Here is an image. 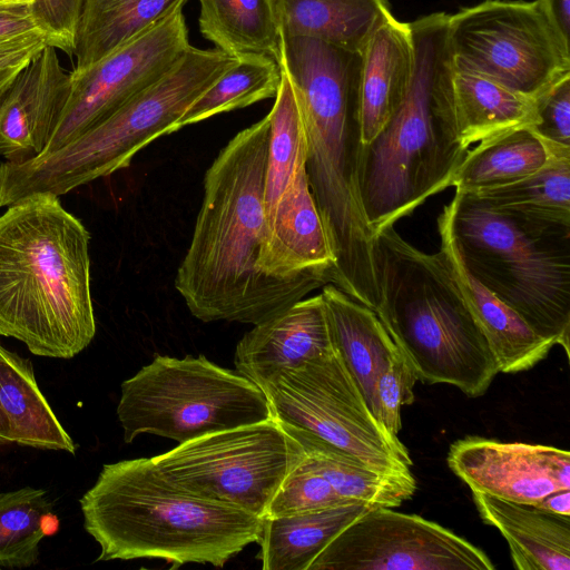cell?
Here are the masks:
<instances>
[{
  "mask_svg": "<svg viewBox=\"0 0 570 570\" xmlns=\"http://www.w3.org/2000/svg\"><path fill=\"white\" fill-rule=\"evenodd\" d=\"M269 118L237 132L205 173L204 195L175 288L203 322H265L325 284L283 281L257 266L267 236Z\"/></svg>",
  "mask_w": 570,
  "mask_h": 570,
  "instance_id": "6da1fadb",
  "label": "cell"
},
{
  "mask_svg": "<svg viewBox=\"0 0 570 570\" xmlns=\"http://www.w3.org/2000/svg\"><path fill=\"white\" fill-rule=\"evenodd\" d=\"M286 72L303 117L309 188L334 255L331 283L375 312L376 236L360 188L361 60L348 51L316 47L295 56Z\"/></svg>",
  "mask_w": 570,
  "mask_h": 570,
  "instance_id": "7a4b0ae2",
  "label": "cell"
},
{
  "mask_svg": "<svg viewBox=\"0 0 570 570\" xmlns=\"http://www.w3.org/2000/svg\"><path fill=\"white\" fill-rule=\"evenodd\" d=\"M90 234L58 196L35 194L0 215V335L38 356L71 358L96 334Z\"/></svg>",
  "mask_w": 570,
  "mask_h": 570,
  "instance_id": "3957f363",
  "label": "cell"
},
{
  "mask_svg": "<svg viewBox=\"0 0 570 570\" xmlns=\"http://www.w3.org/2000/svg\"><path fill=\"white\" fill-rule=\"evenodd\" d=\"M448 18L435 12L410 22L415 51L410 89L362 148L361 198L375 236L451 187L468 151L455 128Z\"/></svg>",
  "mask_w": 570,
  "mask_h": 570,
  "instance_id": "277c9868",
  "label": "cell"
},
{
  "mask_svg": "<svg viewBox=\"0 0 570 570\" xmlns=\"http://www.w3.org/2000/svg\"><path fill=\"white\" fill-rule=\"evenodd\" d=\"M79 502L85 530L100 546L97 561L156 558L171 568H220L257 542L263 520L178 490L151 458L105 464Z\"/></svg>",
  "mask_w": 570,
  "mask_h": 570,
  "instance_id": "5b68a950",
  "label": "cell"
},
{
  "mask_svg": "<svg viewBox=\"0 0 570 570\" xmlns=\"http://www.w3.org/2000/svg\"><path fill=\"white\" fill-rule=\"evenodd\" d=\"M468 272L570 356V213L493 206L455 191L448 204Z\"/></svg>",
  "mask_w": 570,
  "mask_h": 570,
  "instance_id": "8992f818",
  "label": "cell"
},
{
  "mask_svg": "<svg viewBox=\"0 0 570 570\" xmlns=\"http://www.w3.org/2000/svg\"><path fill=\"white\" fill-rule=\"evenodd\" d=\"M376 259L375 313L417 380L483 395L499 365L439 252H422L389 226L376 234Z\"/></svg>",
  "mask_w": 570,
  "mask_h": 570,
  "instance_id": "52a82bcc",
  "label": "cell"
},
{
  "mask_svg": "<svg viewBox=\"0 0 570 570\" xmlns=\"http://www.w3.org/2000/svg\"><path fill=\"white\" fill-rule=\"evenodd\" d=\"M235 61L217 48L190 46L161 78L73 140L28 161L0 164V207L35 194L59 197L128 167L149 142L177 131L190 105Z\"/></svg>",
  "mask_w": 570,
  "mask_h": 570,
  "instance_id": "ba28073f",
  "label": "cell"
},
{
  "mask_svg": "<svg viewBox=\"0 0 570 570\" xmlns=\"http://www.w3.org/2000/svg\"><path fill=\"white\" fill-rule=\"evenodd\" d=\"M120 390L117 416L126 443L144 433L184 443L272 419L259 386L204 355H156Z\"/></svg>",
  "mask_w": 570,
  "mask_h": 570,
  "instance_id": "9c48e42d",
  "label": "cell"
},
{
  "mask_svg": "<svg viewBox=\"0 0 570 570\" xmlns=\"http://www.w3.org/2000/svg\"><path fill=\"white\" fill-rule=\"evenodd\" d=\"M303 456L298 440L272 417L179 443L151 460L178 490L263 518Z\"/></svg>",
  "mask_w": 570,
  "mask_h": 570,
  "instance_id": "30bf717a",
  "label": "cell"
},
{
  "mask_svg": "<svg viewBox=\"0 0 570 570\" xmlns=\"http://www.w3.org/2000/svg\"><path fill=\"white\" fill-rule=\"evenodd\" d=\"M259 387L276 421L318 436L376 472L412 473L409 451L376 420L335 348L279 371Z\"/></svg>",
  "mask_w": 570,
  "mask_h": 570,
  "instance_id": "8fae6325",
  "label": "cell"
},
{
  "mask_svg": "<svg viewBox=\"0 0 570 570\" xmlns=\"http://www.w3.org/2000/svg\"><path fill=\"white\" fill-rule=\"evenodd\" d=\"M453 66L537 100L570 75V48L538 0H489L448 18Z\"/></svg>",
  "mask_w": 570,
  "mask_h": 570,
  "instance_id": "7c38bea8",
  "label": "cell"
},
{
  "mask_svg": "<svg viewBox=\"0 0 570 570\" xmlns=\"http://www.w3.org/2000/svg\"><path fill=\"white\" fill-rule=\"evenodd\" d=\"M478 547L439 523L371 507L345 527L308 570H493Z\"/></svg>",
  "mask_w": 570,
  "mask_h": 570,
  "instance_id": "4fadbf2b",
  "label": "cell"
},
{
  "mask_svg": "<svg viewBox=\"0 0 570 570\" xmlns=\"http://www.w3.org/2000/svg\"><path fill=\"white\" fill-rule=\"evenodd\" d=\"M183 9L87 69L70 72V95L45 153L104 121L171 69L191 46Z\"/></svg>",
  "mask_w": 570,
  "mask_h": 570,
  "instance_id": "5bb4252c",
  "label": "cell"
},
{
  "mask_svg": "<svg viewBox=\"0 0 570 570\" xmlns=\"http://www.w3.org/2000/svg\"><path fill=\"white\" fill-rule=\"evenodd\" d=\"M446 462L472 492L532 504L570 489V453L559 448L466 436L451 444Z\"/></svg>",
  "mask_w": 570,
  "mask_h": 570,
  "instance_id": "9a60e30c",
  "label": "cell"
},
{
  "mask_svg": "<svg viewBox=\"0 0 570 570\" xmlns=\"http://www.w3.org/2000/svg\"><path fill=\"white\" fill-rule=\"evenodd\" d=\"M71 90L70 72L47 45L0 95V156L23 163L47 150Z\"/></svg>",
  "mask_w": 570,
  "mask_h": 570,
  "instance_id": "2e32d148",
  "label": "cell"
},
{
  "mask_svg": "<svg viewBox=\"0 0 570 570\" xmlns=\"http://www.w3.org/2000/svg\"><path fill=\"white\" fill-rule=\"evenodd\" d=\"M267 236L257 266L283 281L331 283L334 255L313 198L305 164L266 218Z\"/></svg>",
  "mask_w": 570,
  "mask_h": 570,
  "instance_id": "e0dca14e",
  "label": "cell"
},
{
  "mask_svg": "<svg viewBox=\"0 0 570 570\" xmlns=\"http://www.w3.org/2000/svg\"><path fill=\"white\" fill-rule=\"evenodd\" d=\"M334 350L324 299L304 297L281 314L254 325L236 345L238 373L257 386L282 370Z\"/></svg>",
  "mask_w": 570,
  "mask_h": 570,
  "instance_id": "ac0fdd59",
  "label": "cell"
},
{
  "mask_svg": "<svg viewBox=\"0 0 570 570\" xmlns=\"http://www.w3.org/2000/svg\"><path fill=\"white\" fill-rule=\"evenodd\" d=\"M439 254L463 299L482 330L502 373H518L535 366L554 344L538 335L511 307L501 302L465 268L458 252L450 207L438 217Z\"/></svg>",
  "mask_w": 570,
  "mask_h": 570,
  "instance_id": "d6986e66",
  "label": "cell"
},
{
  "mask_svg": "<svg viewBox=\"0 0 570 570\" xmlns=\"http://www.w3.org/2000/svg\"><path fill=\"white\" fill-rule=\"evenodd\" d=\"M415 51L410 23L391 14L361 52L360 116L362 144L380 132L406 96L414 75Z\"/></svg>",
  "mask_w": 570,
  "mask_h": 570,
  "instance_id": "ffe728a7",
  "label": "cell"
},
{
  "mask_svg": "<svg viewBox=\"0 0 570 570\" xmlns=\"http://www.w3.org/2000/svg\"><path fill=\"white\" fill-rule=\"evenodd\" d=\"M481 520L507 540L518 570L570 569V515L472 492Z\"/></svg>",
  "mask_w": 570,
  "mask_h": 570,
  "instance_id": "44dd1931",
  "label": "cell"
},
{
  "mask_svg": "<svg viewBox=\"0 0 570 570\" xmlns=\"http://www.w3.org/2000/svg\"><path fill=\"white\" fill-rule=\"evenodd\" d=\"M333 345L375 416L380 375L401 354L376 313L332 283L323 286Z\"/></svg>",
  "mask_w": 570,
  "mask_h": 570,
  "instance_id": "7402d4cb",
  "label": "cell"
},
{
  "mask_svg": "<svg viewBox=\"0 0 570 570\" xmlns=\"http://www.w3.org/2000/svg\"><path fill=\"white\" fill-rule=\"evenodd\" d=\"M282 37H307L362 52L392 14L387 0H272Z\"/></svg>",
  "mask_w": 570,
  "mask_h": 570,
  "instance_id": "603a6c76",
  "label": "cell"
},
{
  "mask_svg": "<svg viewBox=\"0 0 570 570\" xmlns=\"http://www.w3.org/2000/svg\"><path fill=\"white\" fill-rule=\"evenodd\" d=\"M371 507L353 502L309 512L264 517L256 542L263 570H308L322 550Z\"/></svg>",
  "mask_w": 570,
  "mask_h": 570,
  "instance_id": "cb8c5ba5",
  "label": "cell"
},
{
  "mask_svg": "<svg viewBox=\"0 0 570 570\" xmlns=\"http://www.w3.org/2000/svg\"><path fill=\"white\" fill-rule=\"evenodd\" d=\"M452 86L456 135L465 149L538 120L535 100L485 76L453 66Z\"/></svg>",
  "mask_w": 570,
  "mask_h": 570,
  "instance_id": "d4e9b609",
  "label": "cell"
},
{
  "mask_svg": "<svg viewBox=\"0 0 570 570\" xmlns=\"http://www.w3.org/2000/svg\"><path fill=\"white\" fill-rule=\"evenodd\" d=\"M0 403L12 443L71 454L76 444L40 391L32 363L0 344Z\"/></svg>",
  "mask_w": 570,
  "mask_h": 570,
  "instance_id": "484cf974",
  "label": "cell"
},
{
  "mask_svg": "<svg viewBox=\"0 0 570 570\" xmlns=\"http://www.w3.org/2000/svg\"><path fill=\"white\" fill-rule=\"evenodd\" d=\"M188 0H83L75 67L81 71L160 22Z\"/></svg>",
  "mask_w": 570,
  "mask_h": 570,
  "instance_id": "4316f807",
  "label": "cell"
},
{
  "mask_svg": "<svg viewBox=\"0 0 570 570\" xmlns=\"http://www.w3.org/2000/svg\"><path fill=\"white\" fill-rule=\"evenodd\" d=\"M281 424L302 444L304 463L321 474L343 499L372 507L395 508L413 497L416 481L412 473L393 475L376 472L318 436Z\"/></svg>",
  "mask_w": 570,
  "mask_h": 570,
  "instance_id": "83f0119b",
  "label": "cell"
},
{
  "mask_svg": "<svg viewBox=\"0 0 570 570\" xmlns=\"http://www.w3.org/2000/svg\"><path fill=\"white\" fill-rule=\"evenodd\" d=\"M198 27L215 48L232 56L265 55L276 62L282 33L272 0H198Z\"/></svg>",
  "mask_w": 570,
  "mask_h": 570,
  "instance_id": "f1b7e54d",
  "label": "cell"
},
{
  "mask_svg": "<svg viewBox=\"0 0 570 570\" xmlns=\"http://www.w3.org/2000/svg\"><path fill=\"white\" fill-rule=\"evenodd\" d=\"M549 156L547 146L529 127L510 129L468 149L451 186L471 194L510 184L539 170Z\"/></svg>",
  "mask_w": 570,
  "mask_h": 570,
  "instance_id": "f546056e",
  "label": "cell"
},
{
  "mask_svg": "<svg viewBox=\"0 0 570 570\" xmlns=\"http://www.w3.org/2000/svg\"><path fill=\"white\" fill-rule=\"evenodd\" d=\"M269 118V135L264 184L266 218L306 160L303 117L293 85L283 68Z\"/></svg>",
  "mask_w": 570,
  "mask_h": 570,
  "instance_id": "4dcf8cb0",
  "label": "cell"
},
{
  "mask_svg": "<svg viewBox=\"0 0 570 570\" xmlns=\"http://www.w3.org/2000/svg\"><path fill=\"white\" fill-rule=\"evenodd\" d=\"M57 525L46 490L24 487L0 493V568L36 564L40 541Z\"/></svg>",
  "mask_w": 570,
  "mask_h": 570,
  "instance_id": "1f68e13d",
  "label": "cell"
},
{
  "mask_svg": "<svg viewBox=\"0 0 570 570\" xmlns=\"http://www.w3.org/2000/svg\"><path fill=\"white\" fill-rule=\"evenodd\" d=\"M279 82L281 69L273 58L265 55L237 57L235 63L190 105L178 121L177 130L275 97Z\"/></svg>",
  "mask_w": 570,
  "mask_h": 570,
  "instance_id": "d6a6232c",
  "label": "cell"
},
{
  "mask_svg": "<svg viewBox=\"0 0 570 570\" xmlns=\"http://www.w3.org/2000/svg\"><path fill=\"white\" fill-rule=\"evenodd\" d=\"M549 153V159L535 173L470 195L493 206H521L570 213V151Z\"/></svg>",
  "mask_w": 570,
  "mask_h": 570,
  "instance_id": "836d02e7",
  "label": "cell"
},
{
  "mask_svg": "<svg viewBox=\"0 0 570 570\" xmlns=\"http://www.w3.org/2000/svg\"><path fill=\"white\" fill-rule=\"evenodd\" d=\"M417 377L402 355L396 356L380 375L375 390V417L393 435L402 429L401 409L414 401Z\"/></svg>",
  "mask_w": 570,
  "mask_h": 570,
  "instance_id": "e575fe53",
  "label": "cell"
},
{
  "mask_svg": "<svg viewBox=\"0 0 570 570\" xmlns=\"http://www.w3.org/2000/svg\"><path fill=\"white\" fill-rule=\"evenodd\" d=\"M83 0H30V11L48 45L70 58L76 47V33Z\"/></svg>",
  "mask_w": 570,
  "mask_h": 570,
  "instance_id": "d590c367",
  "label": "cell"
},
{
  "mask_svg": "<svg viewBox=\"0 0 570 570\" xmlns=\"http://www.w3.org/2000/svg\"><path fill=\"white\" fill-rule=\"evenodd\" d=\"M535 102L538 120L529 128L548 146L570 148V75Z\"/></svg>",
  "mask_w": 570,
  "mask_h": 570,
  "instance_id": "8d00e7d4",
  "label": "cell"
},
{
  "mask_svg": "<svg viewBox=\"0 0 570 570\" xmlns=\"http://www.w3.org/2000/svg\"><path fill=\"white\" fill-rule=\"evenodd\" d=\"M47 45L41 32L0 40V70L27 65Z\"/></svg>",
  "mask_w": 570,
  "mask_h": 570,
  "instance_id": "74e56055",
  "label": "cell"
},
{
  "mask_svg": "<svg viewBox=\"0 0 570 570\" xmlns=\"http://www.w3.org/2000/svg\"><path fill=\"white\" fill-rule=\"evenodd\" d=\"M42 31L35 22L27 2L0 4V40Z\"/></svg>",
  "mask_w": 570,
  "mask_h": 570,
  "instance_id": "f35d334b",
  "label": "cell"
},
{
  "mask_svg": "<svg viewBox=\"0 0 570 570\" xmlns=\"http://www.w3.org/2000/svg\"><path fill=\"white\" fill-rule=\"evenodd\" d=\"M546 17L562 40L570 45V0H538Z\"/></svg>",
  "mask_w": 570,
  "mask_h": 570,
  "instance_id": "ab89813d",
  "label": "cell"
},
{
  "mask_svg": "<svg viewBox=\"0 0 570 570\" xmlns=\"http://www.w3.org/2000/svg\"><path fill=\"white\" fill-rule=\"evenodd\" d=\"M532 504L550 513L570 515V489L551 492Z\"/></svg>",
  "mask_w": 570,
  "mask_h": 570,
  "instance_id": "60d3db41",
  "label": "cell"
},
{
  "mask_svg": "<svg viewBox=\"0 0 570 570\" xmlns=\"http://www.w3.org/2000/svg\"><path fill=\"white\" fill-rule=\"evenodd\" d=\"M11 444L13 443L10 435L9 420L0 403V446Z\"/></svg>",
  "mask_w": 570,
  "mask_h": 570,
  "instance_id": "b9f144b4",
  "label": "cell"
},
{
  "mask_svg": "<svg viewBox=\"0 0 570 570\" xmlns=\"http://www.w3.org/2000/svg\"><path fill=\"white\" fill-rule=\"evenodd\" d=\"M22 67H13L0 70V95L7 89V87L10 85V82Z\"/></svg>",
  "mask_w": 570,
  "mask_h": 570,
  "instance_id": "7bdbcfd3",
  "label": "cell"
},
{
  "mask_svg": "<svg viewBox=\"0 0 570 570\" xmlns=\"http://www.w3.org/2000/svg\"><path fill=\"white\" fill-rule=\"evenodd\" d=\"M17 2H23L19 0H0V4H8V3H17ZM29 3V2H27Z\"/></svg>",
  "mask_w": 570,
  "mask_h": 570,
  "instance_id": "ee69618b",
  "label": "cell"
},
{
  "mask_svg": "<svg viewBox=\"0 0 570 570\" xmlns=\"http://www.w3.org/2000/svg\"><path fill=\"white\" fill-rule=\"evenodd\" d=\"M19 1H23V2H29L30 3V0H19Z\"/></svg>",
  "mask_w": 570,
  "mask_h": 570,
  "instance_id": "f6af8a7d",
  "label": "cell"
}]
</instances>
